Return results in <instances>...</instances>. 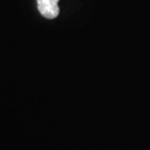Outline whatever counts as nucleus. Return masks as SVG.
Segmentation results:
<instances>
[{"label": "nucleus", "mask_w": 150, "mask_h": 150, "mask_svg": "<svg viewBox=\"0 0 150 150\" xmlns=\"http://www.w3.org/2000/svg\"><path fill=\"white\" fill-rule=\"evenodd\" d=\"M36 1L39 12L46 19H55L59 16V8L58 3L59 0H36Z\"/></svg>", "instance_id": "f257e3e1"}]
</instances>
